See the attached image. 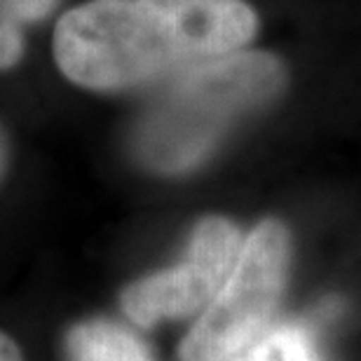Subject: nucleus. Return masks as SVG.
Wrapping results in <instances>:
<instances>
[{
  "label": "nucleus",
  "instance_id": "7",
  "mask_svg": "<svg viewBox=\"0 0 361 361\" xmlns=\"http://www.w3.org/2000/svg\"><path fill=\"white\" fill-rule=\"evenodd\" d=\"M21 54V35L10 14L0 17V68L14 66Z\"/></svg>",
  "mask_w": 361,
  "mask_h": 361
},
{
  "label": "nucleus",
  "instance_id": "8",
  "mask_svg": "<svg viewBox=\"0 0 361 361\" xmlns=\"http://www.w3.org/2000/svg\"><path fill=\"white\" fill-rule=\"evenodd\" d=\"M56 3L59 0H3V7L12 19L35 21L47 17L56 7Z\"/></svg>",
  "mask_w": 361,
  "mask_h": 361
},
{
  "label": "nucleus",
  "instance_id": "2",
  "mask_svg": "<svg viewBox=\"0 0 361 361\" xmlns=\"http://www.w3.org/2000/svg\"><path fill=\"white\" fill-rule=\"evenodd\" d=\"M281 85L284 68L265 52H233L185 68L141 115L136 155L164 174L190 169L235 122L277 97Z\"/></svg>",
  "mask_w": 361,
  "mask_h": 361
},
{
  "label": "nucleus",
  "instance_id": "3",
  "mask_svg": "<svg viewBox=\"0 0 361 361\" xmlns=\"http://www.w3.org/2000/svg\"><path fill=\"white\" fill-rule=\"evenodd\" d=\"M291 265V233L279 221L254 228L228 279L178 348L180 361H226L268 326Z\"/></svg>",
  "mask_w": 361,
  "mask_h": 361
},
{
  "label": "nucleus",
  "instance_id": "6",
  "mask_svg": "<svg viewBox=\"0 0 361 361\" xmlns=\"http://www.w3.org/2000/svg\"><path fill=\"white\" fill-rule=\"evenodd\" d=\"M226 361H322L314 343L302 329L284 326L270 331L258 343H249Z\"/></svg>",
  "mask_w": 361,
  "mask_h": 361
},
{
  "label": "nucleus",
  "instance_id": "9",
  "mask_svg": "<svg viewBox=\"0 0 361 361\" xmlns=\"http://www.w3.org/2000/svg\"><path fill=\"white\" fill-rule=\"evenodd\" d=\"M0 361H24L17 341L10 334H5V331H0Z\"/></svg>",
  "mask_w": 361,
  "mask_h": 361
},
{
  "label": "nucleus",
  "instance_id": "4",
  "mask_svg": "<svg viewBox=\"0 0 361 361\" xmlns=\"http://www.w3.org/2000/svg\"><path fill=\"white\" fill-rule=\"evenodd\" d=\"M240 249V228L221 216H207L195 226L183 261L122 291V312L146 329L202 312L228 279Z\"/></svg>",
  "mask_w": 361,
  "mask_h": 361
},
{
  "label": "nucleus",
  "instance_id": "1",
  "mask_svg": "<svg viewBox=\"0 0 361 361\" xmlns=\"http://www.w3.org/2000/svg\"><path fill=\"white\" fill-rule=\"evenodd\" d=\"M256 31L244 0H90L59 19L54 59L71 82L115 92L240 52Z\"/></svg>",
  "mask_w": 361,
  "mask_h": 361
},
{
  "label": "nucleus",
  "instance_id": "5",
  "mask_svg": "<svg viewBox=\"0 0 361 361\" xmlns=\"http://www.w3.org/2000/svg\"><path fill=\"white\" fill-rule=\"evenodd\" d=\"M73 361H148L143 345L111 322H85L68 336Z\"/></svg>",
  "mask_w": 361,
  "mask_h": 361
},
{
  "label": "nucleus",
  "instance_id": "10",
  "mask_svg": "<svg viewBox=\"0 0 361 361\" xmlns=\"http://www.w3.org/2000/svg\"><path fill=\"white\" fill-rule=\"evenodd\" d=\"M7 162H10V143H7L5 129L0 127V178H3V174H5Z\"/></svg>",
  "mask_w": 361,
  "mask_h": 361
}]
</instances>
